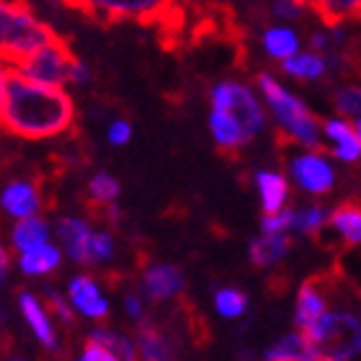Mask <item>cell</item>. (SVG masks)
Segmentation results:
<instances>
[{
    "label": "cell",
    "instance_id": "1",
    "mask_svg": "<svg viewBox=\"0 0 361 361\" xmlns=\"http://www.w3.org/2000/svg\"><path fill=\"white\" fill-rule=\"evenodd\" d=\"M78 106L68 85L42 83L11 68L0 98V129L21 140H54L73 129Z\"/></svg>",
    "mask_w": 361,
    "mask_h": 361
},
{
    "label": "cell",
    "instance_id": "2",
    "mask_svg": "<svg viewBox=\"0 0 361 361\" xmlns=\"http://www.w3.org/2000/svg\"><path fill=\"white\" fill-rule=\"evenodd\" d=\"M269 121V109L256 83L243 78H219L209 85L207 127L219 152H243L264 135Z\"/></svg>",
    "mask_w": 361,
    "mask_h": 361
},
{
    "label": "cell",
    "instance_id": "3",
    "mask_svg": "<svg viewBox=\"0 0 361 361\" xmlns=\"http://www.w3.org/2000/svg\"><path fill=\"white\" fill-rule=\"evenodd\" d=\"M256 88L269 109V119L279 137L292 147H323V119L305 98L284 83V75L261 70Z\"/></svg>",
    "mask_w": 361,
    "mask_h": 361
},
{
    "label": "cell",
    "instance_id": "4",
    "mask_svg": "<svg viewBox=\"0 0 361 361\" xmlns=\"http://www.w3.org/2000/svg\"><path fill=\"white\" fill-rule=\"evenodd\" d=\"M57 37L54 26L26 0H0V60L11 68L21 65L39 47Z\"/></svg>",
    "mask_w": 361,
    "mask_h": 361
},
{
    "label": "cell",
    "instance_id": "5",
    "mask_svg": "<svg viewBox=\"0 0 361 361\" xmlns=\"http://www.w3.org/2000/svg\"><path fill=\"white\" fill-rule=\"evenodd\" d=\"M320 361H354L361 354V312L354 305H331L310 331Z\"/></svg>",
    "mask_w": 361,
    "mask_h": 361
},
{
    "label": "cell",
    "instance_id": "6",
    "mask_svg": "<svg viewBox=\"0 0 361 361\" xmlns=\"http://www.w3.org/2000/svg\"><path fill=\"white\" fill-rule=\"evenodd\" d=\"M286 176L305 196H328L338 183L336 160L325 147H294L286 158Z\"/></svg>",
    "mask_w": 361,
    "mask_h": 361
},
{
    "label": "cell",
    "instance_id": "7",
    "mask_svg": "<svg viewBox=\"0 0 361 361\" xmlns=\"http://www.w3.org/2000/svg\"><path fill=\"white\" fill-rule=\"evenodd\" d=\"M176 8L178 0H78V11L98 23H160Z\"/></svg>",
    "mask_w": 361,
    "mask_h": 361
},
{
    "label": "cell",
    "instance_id": "8",
    "mask_svg": "<svg viewBox=\"0 0 361 361\" xmlns=\"http://www.w3.org/2000/svg\"><path fill=\"white\" fill-rule=\"evenodd\" d=\"M75 60L78 57L73 54L70 44L57 34L52 42H47L34 54H29L21 65H16V70H21L23 75L42 80V83L70 85V70H73Z\"/></svg>",
    "mask_w": 361,
    "mask_h": 361
},
{
    "label": "cell",
    "instance_id": "9",
    "mask_svg": "<svg viewBox=\"0 0 361 361\" xmlns=\"http://www.w3.org/2000/svg\"><path fill=\"white\" fill-rule=\"evenodd\" d=\"M348 65V54H325L312 47H305L300 52L284 60L279 68V75L294 83H323L328 78L338 75Z\"/></svg>",
    "mask_w": 361,
    "mask_h": 361
},
{
    "label": "cell",
    "instance_id": "10",
    "mask_svg": "<svg viewBox=\"0 0 361 361\" xmlns=\"http://www.w3.org/2000/svg\"><path fill=\"white\" fill-rule=\"evenodd\" d=\"M323 147L343 166H359L361 163V137L356 121L343 114L323 116Z\"/></svg>",
    "mask_w": 361,
    "mask_h": 361
},
{
    "label": "cell",
    "instance_id": "11",
    "mask_svg": "<svg viewBox=\"0 0 361 361\" xmlns=\"http://www.w3.org/2000/svg\"><path fill=\"white\" fill-rule=\"evenodd\" d=\"M333 305V286L325 279H307L297 289L294 300V325L300 331H310Z\"/></svg>",
    "mask_w": 361,
    "mask_h": 361
},
{
    "label": "cell",
    "instance_id": "12",
    "mask_svg": "<svg viewBox=\"0 0 361 361\" xmlns=\"http://www.w3.org/2000/svg\"><path fill=\"white\" fill-rule=\"evenodd\" d=\"M258 47L264 52L266 60H271L274 65H281L284 60L294 57V54L307 47V39L302 37V31L297 23H281L271 21L266 23L261 34H258Z\"/></svg>",
    "mask_w": 361,
    "mask_h": 361
},
{
    "label": "cell",
    "instance_id": "13",
    "mask_svg": "<svg viewBox=\"0 0 361 361\" xmlns=\"http://www.w3.org/2000/svg\"><path fill=\"white\" fill-rule=\"evenodd\" d=\"M253 186L258 191V202L264 214H274L292 207V180L279 168H258L253 173Z\"/></svg>",
    "mask_w": 361,
    "mask_h": 361
},
{
    "label": "cell",
    "instance_id": "14",
    "mask_svg": "<svg viewBox=\"0 0 361 361\" xmlns=\"http://www.w3.org/2000/svg\"><path fill=\"white\" fill-rule=\"evenodd\" d=\"M142 286L147 297L155 302H166L173 300L183 292L186 286V279H183V271L173 264H155L145 269L142 276Z\"/></svg>",
    "mask_w": 361,
    "mask_h": 361
},
{
    "label": "cell",
    "instance_id": "15",
    "mask_svg": "<svg viewBox=\"0 0 361 361\" xmlns=\"http://www.w3.org/2000/svg\"><path fill=\"white\" fill-rule=\"evenodd\" d=\"M261 361H320V354L307 333L297 328V331L284 333L281 338L269 343L261 354Z\"/></svg>",
    "mask_w": 361,
    "mask_h": 361
},
{
    "label": "cell",
    "instance_id": "16",
    "mask_svg": "<svg viewBox=\"0 0 361 361\" xmlns=\"http://www.w3.org/2000/svg\"><path fill=\"white\" fill-rule=\"evenodd\" d=\"M57 235L65 243L73 261H78V264H96V256H93V235L96 233L85 225L83 219L62 217L57 222Z\"/></svg>",
    "mask_w": 361,
    "mask_h": 361
},
{
    "label": "cell",
    "instance_id": "17",
    "mask_svg": "<svg viewBox=\"0 0 361 361\" xmlns=\"http://www.w3.org/2000/svg\"><path fill=\"white\" fill-rule=\"evenodd\" d=\"M292 253V233L258 235L248 243V258L256 269H274Z\"/></svg>",
    "mask_w": 361,
    "mask_h": 361
},
{
    "label": "cell",
    "instance_id": "18",
    "mask_svg": "<svg viewBox=\"0 0 361 361\" xmlns=\"http://www.w3.org/2000/svg\"><path fill=\"white\" fill-rule=\"evenodd\" d=\"M39 204H42V194H39V188L34 183H29V180H11L0 191V207L11 217H18V219L31 217L39 209Z\"/></svg>",
    "mask_w": 361,
    "mask_h": 361
},
{
    "label": "cell",
    "instance_id": "19",
    "mask_svg": "<svg viewBox=\"0 0 361 361\" xmlns=\"http://www.w3.org/2000/svg\"><path fill=\"white\" fill-rule=\"evenodd\" d=\"M328 227H331L333 233L338 235L346 245L361 248V204L343 202V204H338V207H333Z\"/></svg>",
    "mask_w": 361,
    "mask_h": 361
},
{
    "label": "cell",
    "instance_id": "20",
    "mask_svg": "<svg viewBox=\"0 0 361 361\" xmlns=\"http://www.w3.org/2000/svg\"><path fill=\"white\" fill-rule=\"evenodd\" d=\"M331 222V209L325 204L310 202L292 207V233L302 238H320Z\"/></svg>",
    "mask_w": 361,
    "mask_h": 361
},
{
    "label": "cell",
    "instance_id": "21",
    "mask_svg": "<svg viewBox=\"0 0 361 361\" xmlns=\"http://www.w3.org/2000/svg\"><path fill=\"white\" fill-rule=\"evenodd\" d=\"M70 300H73V305H75L85 317H93V320L106 317V312H109V305H106V300L101 297L98 286L93 284V279H88V276L73 279V284H70Z\"/></svg>",
    "mask_w": 361,
    "mask_h": 361
},
{
    "label": "cell",
    "instance_id": "22",
    "mask_svg": "<svg viewBox=\"0 0 361 361\" xmlns=\"http://www.w3.org/2000/svg\"><path fill=\"white\" fill-rule=\"evenodd\" d=\"M137 354L140 361H176L171 343L152 323H142L137 328Z\"/></svg>",
    "mask_w": 361,
    "mask_h": 361
},
{
    "label": "cell",
    "instance_id": "23",
    "mask_svg": "<svg viewBox=\"0 0 361 361\" xmlns=\"http://www.w3.org/2000/svg\"><path fill=\"white\" fill-rule=\"evenodd\" d=\"M305 3L325 23L361 21V0H305Z\"/></svg>",
    "mask_w": 361,
    "mask_h": 361
},
{
    "label": "cell",
    "instance_id": "24",
    "mask_svg": "<svg viewBox=\"0 0 361 361\" xmlns=\"http://www.w3.org/2000/svg\"><path fill=\"white\" fill-rule=\"evenodd\" d=\"M47 238H49V227H47L44 219L39 217H23L13 230V245L16 250H31V248H39V245H44Z\"/></svg>",
    "mask_w": 361,
    "mask_h": 361
},
{
    "label": "cell",
    "instance_id": "25",
    "mask_svg": "<svg viewBox=\"0 0 361 361\" xmlns=\"http://www.w3.org/2000/svg\"><path fill=\"white\" fill-rule=\"evenodd\" d=\"M21 310H23V317L29 320L31 331L37 333V338L44 343L47 348H52L57 341H54V333H52V325H49V320H47L44 310H42V305H39L31 294L23 292L21 294Z\"/></svg>",
    "mask_w": 361,
    "mask_h": 361
},
{
    "label": "cell",
    "instance_id": "26",
    "mask_svg": "<svg viewBox=\"0 0 361 361\" xmlns=\"http://www.w3.org/2000/svg\"><path fill=\"white\" fill-rule=\"evenodd\" d=\"M331 104L336 114H343L348 119H361V83H338L331 90Z\"/></svg>",
    "mask_w": 361,
    "mask_h": 361
},
{
    "label": "cell",
    "instance_id": "27",
    "mask_svg": "<svg viewBox=\"0 0 361 361\" xmlns=\"http://www.w3.org/2000/svg\"><path fill=\"white\" fill-rule=\"evenodd\" d=\"M248 294L238 289V286H222L217 289L214 294V310H217L219 315L225 317V320H238L248 312Z\"/></svg>",
    "mask_w": 361,
    "mask_h": 361
},
{
    "label": "cell",
    "instance_id": "28",
    "mask_svg": "<svg viewBox=\"0 0 361 361\" xmlns=\"http://www.w3.org/2000/svg\"><path fill=\"white\" fill-rule=\"evenodd\" d=\"M57 264H60V250L54 248V245H49V243L21 253L23 274H47V271H52Z\"/></svg>",
    "mask_w": 361,
    "mask_h": 361
},
{
    "label": "cell",
    "instance_id": "29",
    "mask_svg": "<svg viewBox=\"0 0 361 361\" xmlns=\"http://www.w3.org/2000/svg\"><path fill=\"white\" fill-rule=\"evenodd\" d=\"M119 180L114 178L111 173H106V171H101V173H96L93 178L88 180V196L90 202L98 204V207H109V204H116V199H119Z\"/></svg>",
    "mask_w": 361,
    "mask_h": 361
},
{
    "label": "cell",
    "instance_id": "30",
    "mask_svg": "<svg viewBox=\"0 0 361 361\" xmlns=\"http://www.w3.org/2000/svg\"><path fill=\"white\" fill-rule=\"evenodd\" d=\"M90 341L93 343H101L104 348H109L114 356L119 361H140V354H137V346H132L124 336H119V333L114 331H96L93 336H90Z\"/></svg>",
    "mask_w": 361,
    "mask_h": 361
},
{
    "label": "cell",
    "instance_id": "31",
    "mask_svg": "<svg viewBox=\"0 0 361 361\" xmlns=\"http://www.w3.org/2000/svg\"><path fill=\"white\" fill-rule=\"evenodd\" d=\"M310 11L305 0H269V18L281 23H300Z\"/></svg>",
    "mask_w": 361,
    "mask_h": 361
},
{
    "label": "cell",
    "instance_id": "32",
    "mask_svg": "<svg viewBox=\"0 0 361 361\" xmlns=\"http://www.w3.org/2000/svg\"><path fill=\"white\" fill-rule=\"evenodd\" d=\"M261 233L264 235H281L292 233V207H286L274 214H264L261 217Z\"/></svg>",
    "mask_w": 361,
    "mask_h": 361
},
{
    "label": "cell",
    "instance_id": "33",
    "mask_svg": "<svg viewBox=\"0 0 361 361\" xmlns=\"http://www.w3.org/2000/svg\"><path fill=\"white\" fill-rule=\"evenodd\" d=\"M132 124L127 119H114L109 121V127H106V142L114 145V147H124V145L132 140Z\"/></svg>",
    "mask_w": 361,
    "mask_h": 361
},
{
    "label": "cell",
    "instance_id": "34",
    "mask_svg": "<svg viewBox=\"0 0 361 361\" xmlns=\"http://www.w3.org/2000/svg\"><path fill=\"white\" fill-rule=\"evenodd\" d=\"M93 256L96 261H109L114 256V238L109 233L93 235Z\"/></svg>",
    "mask_w": 361,
    "mask_h": 361
},
{
    "label": "cell",
    "instance_id": "35",
    "mask_svg": "<svg viewBox=\"0 0 361 361\" xmlns=\"http://www.w3.org/2000/svg\"><path fill=\"white\" fill-rule=\"evenodd\" d=\"M80 361H119V359H116L109 348L101 346V343H93V341H88V346H85Z\"/></svg>",
    "mask_w": 361,
    "mask_h": 361
},
{
    "label": "cell",
    "instance_id": "36",
    "mask_svg": "<svg viewBox=\"0 0 361 361\" xmlns=\"http://www.w3.org/2000/svg\"><path fill=\"white\" fill-rule=\"evenodd\" d=\"M93 80V73H90L88 62L75 60L73 62V70H70V85H88Z\"/></svg>",
    "mask_w": 361,
    "mask_h": 361
},
{
    "label": "cell",
    "instance_id": "37",
    "mask_svg": "<svg viewBox=\"0 0 361 361\" xmlns=\"http://www.w3.org/2000/svg\"><path fill=\"white\" fill-rule=\"evenodd\" d=\"M49 307L54 310V315L62 317V323H65V325L73 323V312H70V307L65 305V300H62V297H57V294H49Z\"/></svg>",
    "mask_w": 361,
    "mask_h": 361
},
{
    "label": "cell",
    "instance_id": "38",
    "mask_svg": "<svg viewBox=\"0 0 361 361\" xmlns=\"http://www.w3.org/2000/svg\"><path fill=\"white\" fill-rule=\"evenodd\" d=\"M127 312H129V317H135V320H142V315H145L142 302L137 300L135 294H129V297H127Z\"/></svg>",
    "mask_w": 361,
    "mask_h": 361
},
{
    "label": "cell",
    "instance_id": "39",
    "mask_svg": "<svg viewBox=\"0 0 361 361\" xmlns=\"http://www.w3.org/2000/svg\"><path fill=\"white\" fill-rule=\"evenodd\" d=\"M8 73H11V65L6 60H0V98H3V88H6Z\"/></svg>",
    "mask_w": 361,
    "mask_h": 361
},
{
    "label": "cell",
    "instance_id": "40",
    "mask_svg": "<svg viewBox=\"0 0 361 361\" xmlns=\"http://www.w3.org/2000/svg\"><path fill=\"white\" fill-rule=\"evenodd\" d=\"M8 269V253L3 250V245H0V281H3V274H6Z\"/></svg>",
    "mask_w": 361,
    "mask_h": 361
},
{
    "label": "cell",
    "instance_id": "41",
    "mask_svg": "<svg viewBox=\"0 0 361 361\" xmlns=\"http://www.w3.org/2000/svg\"><path fill=\"white\" fill-rule=\"evenodd\" d=\"M65 3H68L70 8H78V0H65Z\"/></svg>",
    "mask_w": 361,
    "mask_h": 361
},
{
    "label": "cell",
    "instance_id": "42",
    "mask_svg": "<svg viewBox=\"0 0 361 361\" xmlns=\"http://www.w3.org/2000/svg\"><path fill=\"white\" fill-rule=\"evenodd\" d=\"M356 129H359V137H361V119H356Z\"/></svg>",
    "mask_w": 361,
    "mask_h": 361
}]
</instances>
